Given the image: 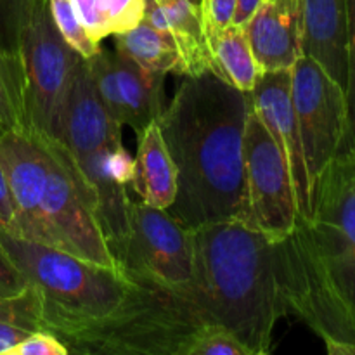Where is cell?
<instances>
[{"instance_id": "2", "label": "cell", "mask_w": 355, "mask_h": 355, "mask_svg": "<svg viewBox=\"0 0 355 355\" xmlns=\"http://www.w3.org/2000/svg\"><path fill=\"white\" fill-rule=\"evenodd\" d=\"M250 92L214 71L184 76L158 118L177 168L168 214L187 229L246 218L245 128Z\"/></svg>"}, {"instance_id": "1", "label": "cell", "mask_w": 355, "mask_h": 355, "mask_svg": "<svg viewBox=\"0 0 355 355\" xmlns=\"http://www.w3.org/2000/svg\"><path fill=\"white\" fill-rule=\"evenodd\" d=\"M286 314L329 355H355V153L342 151L311 193V215L274 241Z\"/></svg>"}, {"instance_id": "34", "label": "cell", "mask_w": 355, "mask_h": 355, "mask_svg": "<svg viewBox=\"0 0 355 355\" xmlns=\"http://www.w3.org/2000/svg\"><path fill=\"white\" fill-rule=\"evenodd\" d=\"M272 2H279V3H284V6H291V7H300V0H272Z\"/></svg>"}, {"instance_id": "11", "label": "cell", "mask_w": 355, "mask_h": 355, "mask_svg": "<svg viewBox=\"0 0 355 355\" xmlns=\"http://www.w3.org/2000/svg\"><path fill=\"white\" fill-rule=\"evenodd\" d=\"M0 168L14 208L10 234L52 246L44 215L49 155L44 141L26 128L0 134Z\"/></svg>"}, {"instance_id": "16", "label": "cell", "mask_w": 355, "mask_h": 355, "mask_svg": "<svg viewBox=\"0 0 355 355\" xmlns=\"http://www.w3.org/2000/svg\"><path fill=\"white\" fill-rule=\"evenodd\" d=\"M132 189L142 203L168 210L177 196V168L165 144L158 121L137 134Z\"/></svg>"}, {"instance_id": "20", "label": "cell", "mask_w": 355, "mask_h": 355, "mask_svg": "<svg viewBox=\"0 0 355 355\" xmlns=\"http://www.w3.org/2000/svg\"><path fill=\"white\" fill-rule=\"evenodd\" d=\"M37 331H47L44 304L33 286L14 297H0V355L10 350Z\"/></svg>"}, {"instance_id": "18", "label": "cell", "mask_w": 355, "mask_h": 355, "mask_svg": "<svg viewBox=\"0 0 355 355\" xmlns=\"http://www.w3.org/2000/svg\"><path fill=\"white\" fill-rule=\"evenodd\" d=\"M214 73L234 85L243 92H252L260 68L246 38L245 26L229 24L224 30H217L208 37Z\"/></svg>"}, {"instance_id": "27", "label": "cell", "mask_w": 355, "mask_h": 355, "mask_svg": "<svg viewBox=\"0 0 355 355\" xmlns=\"http://www.w3.org/2000/svg\"><path fill=\"white\" fill-rule=\"evenodd\" d=\"M69 350L61 340L49 331L31 333L28 338L17 343L9 355H68Z\"/></svg>"}, {"instance_id": "10", "label": "cell", "mask_w": 355, "mask_h": 355, "mask_svg": "<svg viewBox=\"0 0 355 355\" xmlns=\"http://www.w3.org/2000/svg\"><path fill=\"white\" fill-rule=\"evenodd\" d=\"M245 220L272 241L290 234L300 217L290 166L253 106L245 128Z\"/></svg>"}, {"instance_id": "12", "label": "cell", "mask_w": 355, "mask_h": 355, "mask_svg": "<svg viewBox=\"0 0 355 355\" xmlns=\"http://www.w3.org/2000/svg\"><path fill=\"white\" fill-rule=\"evenodd\" d=\"M253 110L279 151L283 153L293 180L300 217L311 215V187H309L307 166H305L304 148L300 130L291 97V69L260 71L255 87L250 92Z\"/></svg>"}, {"instance_id": "13", "label": "cell", "mask_w": 355, "mask_h": 355, "mask_svg": "<svg viewBox=\"0 0 355 355\" xmlns=\"http://www.w3.org/2000/svg\"><path fill=\"white\" fill-rule=\"evenodd\" d=\"M302 51L340 83L347 85L349 0H300Z\"/></svg>"}, {"instance_id": "9", "label": "cell", "mask_w": 355, "mask_h": 355, "mask_svg": "<svg viewBox=\"0 0 355 355\" xmlns=\"http://www.w3.org/2000/svg\"><path fill=\"white\" fill-rule=\"evenodd\" d=\"M291 97L311 193L347 141L345 90L319 62L302 55L291 68Z\"/></svg>"}, {"instance_id": "3", "label": "cell", "mask_w": 355, "mask_h": 355, "mask_svg": "<svg viewBox=\"0 0 355 355\" xmlns=\"http://www.w3.org/2000/svg\"><path fill=\"white\" fill-rule=\"evenodd\" d=\"M191 234L200 307L250 354H269L274 328L286 315L274 241L241 218L203 224Z\"/></svg>"}, {"instance_id": "29", "label": "cell", "mask_w": 355, "mask_h": 355, "mask_svg": "<svg viewBox=\"0 0 355 355\" xmlns=\"http://www.w3.org/2000/svg\"><path fill=\"white\" fill-rule=\"evenodd\" d=\"M28 286H30L28 279L14 266L3 246L0 245V297H14Z\"/></svg>"}, {"instance_id": "35", "label": "cell", "mask_w": 355, "mask_h": 355, "mask_svg": "<svg viewBox=\"0 0 355 355\" xmlns=\"http://www.w3.org/2000/svg\"><path fill=\"white\" fill-rule=\"evenodd\" d=\"M354 153H355V151H354Z\"/></svg>"}, {"instance_id": "22", "label": "cell", "mask_w": 355, "mask_h": 355, "mask_svg": "<svg viewBox=\"0 0 355 355\" xmlns=\"http://www.w3.org/2000/svg\"><path fill=\"white\" fill-rule=\"evenodd\" d=\"M49 6H51L52 17H54V23L58 26L59 33L62 35V38L83 59L92 58L101 47L96 40L90 38L83 24L80 23L71 0H49Z\"/></svg>"}, {"instance_id": "23", "label": "cell", "mask_w": 355, "mask_h": 355, "mask_svg": "<svg viewBox=\"0 0 355 355\" xmlns=\"http://www.w3.org/2000/svg\"><path fill=\"white\" fill-rule=\"evenodd\" d=\"M191 355H252L250 350L217 322L205 326L194 342Z\"/></svg>"}, {"instance_id": "15", "label": "cell", "mask_w": 355, "mask_h": 355, "mask_svg": "<svg viewBox=\"0 0 355 355\" xmlns=\"http://www.w3.org/2000/svg\"><path fill=\"white\" fill-rule=\"evenodd\" d=\"M142 19L172 42L182 62V76L214 71L203 17L193 0H144Z\"/></svg>"}, {"instance_id": "17", "label": "cell", "mask_w": 355, "mask_h": 355, "mask_svg": "<svg viewBox=\"0 0 355 355\" xmlns=\"http://www.w3.org/2000/svg\"><path fill=\"white\" fill-rule=\"evenodd\" d=\"M113 66L123 106V125L141 134L153 121H158L165 110V75L148 71L118 52H113Z\"/></svg>"}, {"instance_id": "30", "label": "cell", "mask_w": 355, "mask_h": 355, "mask_svg": "<svg viewBox=\"0 0 355 355\" xmlns=\"http://www.w3.org/2000/svg\"><path fill=\"white\" fill-rule=\"evenodd\" d=\"M21 118L19 111H17L16 103H14L12 96H10L9 89L0 78V134L10 128H19Z\"/></svg>"}, {"instance_id": "26", "label": "cell", "mask_w": 355, "mask_h": 355, "mask_svg": "<svg viewBox=\"0 0 355 355\" xmlns=\"http://www.w3.org/2000/svg\"><path fill=\"white\" fill-rule=\"evenodd\" d=\"M201 17L207 40L214 31L224 30L232 24L236 10V0H201L200 3Z\"/></svg>"}, {"instance_id": "19", "label": "cell", "mask_w": 355, "mask_h": 355, "mask_svg": "<svg viewBox=\"0 0 355 355\" xmlns=\"http://www.w3.org/2000/svg\"><path fill=\"white\" fill-rule=\"evenodd\" d=\"M111 37L114 38V52L134 61L141 68L163 75H182V62L172 42L144 19L130 30L120 31Z\"/></svg>"}, {"instance_id": "5", "label": "cell", "mask_w": 355, "mask_h": 355, "mask_svg": "<svg viewBox=\"0 0 355 355\" xmlns=\"http://www.w3.org/2000/svg\"><path fill=\"white\" fill-rule=\"evenodd\" d=\"M0 245L44 304L45 329L64 319L107 314L120 302L128 279L121 269L97 266L64 250L35 243L0 229Z\"/></svg>"}, {"instance_id": "21", "label": "cell", "mask_w": 355, "mask_h": 355, "mask_svg": "<svg viewBox=\"0 0 355 355\" xmlns=\"http://www.w3.org/2000/svg\"><path fill=\"white\" fill-rule=\"evenodd\" d=\"M35 0H0V52L21 73V33Z\"/></svg>"}, {"instance_id": "24", "label": "cell", "mask_w": 355, "mask_h": 355, "mask_svg": "<svg viewBox=\"0 0 355 355\" xmlns=\"http://www.w3.org/2000/svg\"><path fill=\"white\" fill-rule=\"evenodd\" d=\"M107 33L130 30L144 17V0H99Z\"/></svg>"}, {"instance_id": "7", "label": "cell", "mask_w": 355, "mask_h": 355, "mask_svg": "<svg viewBox=\"0 0 355 355\" xmlns=\"http://www.w3.org/2000/svg\"><path fill=\"white\" fill-rule=\"evenodd\" d=\"M37 135L49 155L44 215L52 246L87 262L120 269L97 222L96 196L75 159L62 142Z\"/></svg>"}, {"instance_id": "31", "label": "cell", "mask_w": 355, "mask_h": 355, "mask_svg": "<svg viewBox=\"0 0 355 355\" xmlns=\"http://www.w3.org/2000/svg\"><path fill=\"white\" fill-rule=\"evenodd\" d=\"M0 78L3 80V83L9 89L10 96H12L14 103H16L17 111H19L21 118V107H19V99H21V73L17 71L16 66L6 58V55L0 52Z\"/></svg>"}, {"instance_id": "32", "label": "cell", "mask_w": 355, "mask_h": 355, "mask_svg": "<svg viewBox=\"0 0 355 355\" xmlns=\"http://www.w3.org/2000/svg\"><path fill=\"white\" fill-rule=\"evenodd\" d=\"M0 229L7 232H14V208L2 168H0Z\"/></svg>"}, {"instance_id": "28", "label": "cell", "mask_w": 355, "mask_h": 355, "mask_svg": "<svg viewBox=\"0 0 355 355\" xmlns=\"http://www.w3.org/2000/svg\"><path fill=\"white\" fill-rule=\"evenodd\" d=\"M71 3L75 7L80 23L83 24L92 40L99 44L104 37H110L103 12H101L99 0H71Z\"/></svg>"}, {"instance_id": "6", "label": "cell", "mask_w": 355, "mask_h": 355, "mask_svg": "<svg viewBox=\"0 0 355 355\" xmlns=\"http://www.w3.org/2000/svg\"><path fill=\"white\" fill-rule=\"evenodd\" d=\"M82 55L62 38L49 0H35L21 33V128L62 142L66 111Z\"/></svg>"}, {"instance_id": "14", "label": "cell", "mask_w": 355, "mask_h": 355, "mask_svg": "<svg viewBox=\"0 0 355 355\" xmlns=\"http://www.w3.org/2000/svg\"><path fill=\"white\" fill-rule=\"evenodd\" d=\"M245 31L260 71L291 69L304 55L300 7L263 0Z\"/></svg>"}, {"instance_id": "25", "label": "cell", "mask_w": 355, "mask_h": 355, "mask_svg": "<svg viewBox=\"0 0 355 355\" xmlns=\"http://www.w3.org/2000/svg\"><path fill=\"white\" fill-rule=\"evenodd\" d=\"M347 141L343 151H355V0H349V54H347Z\"/></svg>"}, {"instance_id": "33", "label": "cell", "mask_w": 355, "mask_h": 355, "mask_svg": "<svg viewBox=\"0 0 355 355\" xmlns=\"http://www.w3.org/2000/svg\"><path fill=\"white\" fill-rule=\"evenodd\" d=\"M262 2L263 0H236V10L234 17H232V24L246 26Z\"/></svg>"}, {"instance_id": "4", "label": "cell", "mask_w": 355, "mask_h": 355, "mask_svg": "<svg viewBox=\"0 0 355 355\" xmlns=\"http://www.w3.org/2000/svg\"><path fill=\"white\" fill-rule=\"evenodd\" d=\"M128 284L107 314L47 326L69 354L191 355L210 319L189 295L121 269Z\"/></svg>"}, {"instance_id": "8", "label": "cell", "mask_w": 355, "mask_h": 355, "mask_svg": "<svg viewBox=\"0 0 355 355\" xmlns=\"http://www.w3.org/2000/svg\"><path fill=\"white\" fill-rule=\"evenodd\" d=\"M120 269L196 300L193 234L168 210L130 200L128 238Z\"/></svg>"}]
</instances>
